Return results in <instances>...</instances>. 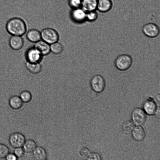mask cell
<instances>
[{"label":"cell","mask_w":160,"mask_h":160,"mask_svg":"<svg viewBox=\"0 0 160 160\" xmlns=\"http://www.w3.org/2000/svg\"><path fill=\"white\" fill-rule=\"evenodd\" d=\"M82 0H68L69 6L72 9L81 7Z\"/></svg>","instance_id":"26"},{"label":"cell","mask_w":160,"mask_h":160,"mask_svg":"<svg viewBox=\"0 0 160 160\" xmlns=\"http://www.w3.org/2000/svg\"><path fill=\"white\" fill-rule=\"evenodd\" d=\"M98 13L95 11L86 12V20L89 22H93L96 21L98 18Z\"/></svg>","instance_id":"24"},{"label":"cell","mask_w":160,"mask_h":160,"mask_svg":"<svg viewBox=\"0 0 160 160\" xmlns=\"http://www.w3.org/2000/svg\"><path fill=\"white\" fill-rule=\"evenodd\" d=\"M160 94H159L158 95H157V96L156 97V98H157V99L158 101H159H159H160Z\"/></svg>","instance_id":"33"},{"label":"cell","mask_w":160,"mask_h":160,"mask_svg":"<svg viewBox=\"0 0 160 160\" xmlns=\"http://www.w3.org/2000/svg\"><path fill=\"white\" fill-rule=\"evenodd\" d=\"M41 39L50 45L58 42L59 35L56 30L51 28H46L40 32Z\"/></svg>","instance_id":"3"},{"label":"cell","mask_w":160,"mask_h":160,"mask_svg":"<svg viewBox=\"0 0 160 160\" xmlns=\"http://www.w3.org/2000/svg\"><path fill=\"white\" fill-rule=\"evenodd\" d=\"M7 160H16L18 158L14 153H9L6 157Z\"/></svg>","instance_id":"30"},{"label":"cell","mask_w":160,"mask_h":160,"mask_svg":"<svg viewBox=\"0 0 160 160\" xmlns=\"http://www.w3.org/2000/svg\"><path fill=\"white\" fill-rule=\"evenodd\" d=\"M134 127V124L133 122L128 120L123 123L122 126V129L124 133L129 134L132 132Z\"/></svg>","instance_id":"22"},{"label":"cell","mask_w":160,"mask_h":160,"mask_svg":"<svg viewBox=\"0 0 160 160\" xmlns=\"http://www.w3.org/2000/svg\"><path fill=\"white\" fill-rule=\"evenodd\" d=\"M101 159L102 158L100 155L97 152L91 153L87 159L88 160H101Z\"/></svg>","instance_id":"29"},{"label":"cell","mask_w":160,"mask_h":160,"mask_svg":"<svg viewBox=\"0 0 160 160\" xmlns=\"http://www.w3.org/2000/svg\"><path fill=\"white\" fill-rule=\"evenodd\" d=\"M133 63L132 57L127 54H121L115 59L114 62L116 68L121 71H125L129 69Z\"/></svg>","instance_id":"2"},{"label":"cell","mask_w":160,"mask_h":160,"mask_svg":"<svg viewBox=\"0 0 160 160\" xmlns=\"http://www.w3.org/2000/svg\"><path fill=\"white\" fill-rule=\"evenodd\" d=\"M91 153V152L90 150L86 147L82 148L79 151L80 156L84 159H87Z\"/></svg>","instance_id":"27"},{"label":"cell","mask_w":160,"mask_h":160,"mask_svg":"<svg viewBox=\"0 0 160 160\" xmlns=\"http://www.w3.org/2000/svg\"><path fill=\"white\" fill-rule=\"evenodd\" d=\"M34 47L43 56L47 55L51 52L50 45L42 40L35 43Z\"/></svg>","instance_id":"14"},{"label":"cell","mask_w":160,"mask_h":160,"mask_svg":"<svg viewBox=\"0 0 160 160\" xmlns=\"http://www.w3.org/2000/svg\"><path fill=\"white\" fill-rule=\"evenodd\" d=\"M22 147L24 152L29 153L33 151L37 147V144L33 140L29 139L25 141Z\"/></svg>","instance_id":"20"},{"label":"cell","mask_w":160,"mask_h":160,"mask_svg":"<svg viewBox=\"0 0 160 160\" xmlns=\"http://www.w3.org/2000/svg\"><path fill=\"white\" fill-rule=\"evenodd\" d=\"M25 141L24 136L22 133L18 132L12 133L8 139L9 144L14 148L22 147Z\"/></svg>","instance_id":"9"},{"label":"cell","mask_w":160,"mask_h":160,"mask_svg":"<svg viewBox=\"0 0 160 160\" xmlns=\"http://www.w3.org/2000/svg\"><path fill=\"white\" fill-rule=\"evenodd\" d=\"M90 83L92 90L98 93L104 90L106 85L104 78L100 74L94 75L91 79Z\"/></svg>","instance_id":"4"},{"label":"cell","mask_w":160,"mask_h":160,"mask_svg":"<svg viewBox=\"0 0 160 160\" xmlns=\"http://www.w3.org/2000/svg\"><path fill=\"white\" fill-rule=\"evenodd\" d=\"M50 51L55 55H59L63 51V48L61 44L58 42L50 45Z\"/></svg>","instance_id":"21"},{"label":"cell","mask_w":160,"mask_h":160,"mask_svg":"<svg viewBox=\"0 0 160 160\" xmlns=\"http://www.w3.org/2000/svg\"><path fill=\"white\" fill-rule=\"evenodd\" d=\"M9 153L8 147L4 144L0 143V159L5 158Z\"/></svg>","instance_id":"25"},{"label":"cell","mask_w":160,"mask_h":160,"mask_svg":"<svg viewBox=\"0 0 160 160\" xmlns=\"http://www.w3.org/2000/svg\"><path fill=\"white\" fill-rule=\"evenodd\" d=\"M142 30L146 36L152 38L158 37L160 33L159 26L157 24L152 22L148 23L144 25Z\"/></svg>","instance_id":"5"},{"label":"cell","mask_w":160,"mask_h":160,"mask_svg":"<svg viewBox=\"0 0 160 160\" xmlns=\"http://www.w3.org/2000/svg\"><path fill=\"white\" fill-rule=\"evenodd\" d=\"M10 48L14 50H19L23 46L24 41L22 36L12 35L9 39Z\"/></svg>","instance_id":"10"},{"label":"cell","mask_w":160,"mask_h":160,"mask_svg":"<svg viewBox=\"0 0 160 160\" xmlns=\"http://www.w3.org/2000/svg\"><path fill=\"white\" fill-rule=\"evenodd\" d=\"M23 102H28L32 99V95L31 92L27 90L22 91L19 96Z\"/></svg>","instance_id":"23"},{"label":"cell","mask_w":160,"mask_h":160,"mask_svg":"<svg viewBox=\"0 0 160 160\" xmlns=\"http://www.w3.org/2000/svg\"><path fill=\"white\" fill-rule=\"evenodd\" d=\"M113 6L112 0H98L97 10L102 13H106L109 11Z\"/></svg>","instance_id":"13"},{"label":"cell","mask_w":160,"mask_h":160,"mask_svg":"<svg viewBox=\"0 0 160 160\" xmlns=\"http://www.w3.org/2000/svg\"><path fill=\"white\" fill-rule=\"evenodd\" d=\"M160 109L159 106H158L157 107L156 109L155 112V113L154 115H155V117L158 119L160 118Z\"/></svg>","instance_id":"31"},{"label":"cell","mask_w":160,"mask_h":160,"mask_svg":"<svg viewBox=\"0 0 160 160\" xmlns=\"http://www.w3.org/2000/svg\"><path fill=\"white\" fill-rule=\"evenodd\" d=\"M143 110L146 114L154 115L157 106L152 98H149L143 104Z\"/></svg>","instance_id":"11"},{"label":"cell","mask_w":160,"mask_h":160,"mask_svg":"<svg viewBox=\"0 0 160 160\" xmlns=\"http://www.w3.org/2000/svg\"><path fill=\"white\" fill-rule=\"evenodd\" d=\"M6 29L7 32L12 35L22 36L26 32L27 25L22 19L17 17L13 18L7 22Z\"/></svg>","instance_id":"1"},{"label":"cell","mask_w":160,"mask_h":160,"mask_svg":"<svg viewBox=\"0 0 160 160\" xmlns=\"http://www.w3.org/2000/svg\"><path fill=\"white\" fill-rule=\"evenodd\" d=\"M98 94V93L92 90V91L90 92V94L92 97L95 98L97 96Z\"/></svg>","instance_id":"32"},{"label":"cell","mask_w":160,"mask_h":160,"mask_svg":"<svg viewBox=\"0 0 160 160\" xmlns=\"http://www.w3.org/2000/svg\"><path fill=\"white\" fill-rule=\"evenodd\" d=\"M98 0H82L81 8L86 12L97 10Z\"/></svg>","instance_id":"15"},{"label":"cell","mask_w":160,"mask_h":160,"mask_svg":"<svg viewBox=\"0 0 160 160\" xmlns=\"http://www.w3.org/2000/svg\"><path fill=\"white\" fill-rule=\"evenodd\" d=\"M34 158L37 160H44L47 158V152L45 149L41 146L36 147L32 152Z\"/></svg>","instance_id":"18"},{"label":"cell","mask_w":160,"mask_h":160,"mask_svg":"<svg viewBox=\"0 0 160 160\" xmlns=\"http://www.w3.org/2000/svg\"><path fill=\"white\" fill-rule=\"evenodd\" d=\"M26 37L30 42L36 43L41 40L40 32L37 29H31L27 32Z\"/></svg>","instance_id":"16"},{"label":"cell","mask_w":160,"mask_h":160,"mask_svg":"<svg viewBox=\"0 0 160 160\" xmlns=\"http://www.w3.org/2000/svg\"><path fill=\"white\" fill-rule=\"evenodd\" d=\"M24 151L22 147L15 148L13 153L18 158H21L24 155Z\"/></svg>","instance_id":"28"},{"label":"cell","mask_w":160,"mask_h":160,"mask_svg":"<svg viewBox=\"0 0 160 160\" xmlns=\"http://www.w3.org/2000/svg\"><path fill=\"white\" fill-rule=\"evenodd\" d=\"M23 102L20 97L17 95L12 96L9 100V104L11 108L17 110L22 106Z\"/></svg>","instance_id":"19"},{"label":"cell","mask_w":160,"mask_h":160,"mask_svg":"<svg viewBox=\"0 0 160 160\" xmlns=\"http://www.w3.org/2000/svg\"><path fill=\"white\" fill-rule=\"evenodd\" d=\"M86 12L81 7L72 9L70 13V16L72 20L78 24L83 23L86 20Z\"/></svg>","instance_id":"8"},{"label":"cell","mask_w":160,"mask_h":160,"mask_svg":"<svg viewBox=\"0 0 160 160\" xmlns=\"http://www.w3.org/2000/svg\"><path fill=\"white\" fill-rule=\"evenodd\" d=\"M43 56L34 46L28 48L25 53V57L27 62H40Z\"/></svg>","instance_id":"6"},{"label":"cell","mask_w":160,"mask_h":160,"mask_svg":"<svg viewBox=\"0 0 160 160\" xmlns=\"http://www.w3.org/2000/svg\"><path fill=\"white\" fill-rule=\"evenodd\" d=\"M146 114L143 109L138 108H135L131 114V118L134 124L137 126L143 124L146 119Z\"/></svg>","instance_id":"7"},{"label":"cell","mask_w":160,"mask_h":160,"mask_svg":"<svg viewBox=\"0 0 160 160\" xmlns=\"http://www.w3.org/2000/svg\"><path fill=\"white\" fill-rule=\"evenodd\" d=\"M132 136L135 140L140 142L144 139L146 132L144 128L141 125L134 127L132 132Z\"/></svg>","instance_id":"12"},{"label":"cell","mask_w":160,"mask_h":160,"mask_svg":"<svg viewBox=\"0 0 160 160\" xmlns=\"http://www.w3.org/2000/svg\"><path fill=\"white\" fill-rule=\"evenodd\" d=\"M25 66L28 70L33 74L40 73L42 69V67L40 62H31L26 61Z\"/></svg>","instance_id":"17"}]
</instances>
